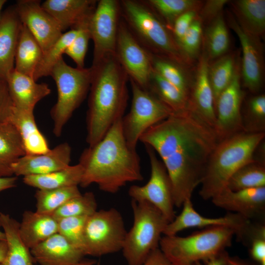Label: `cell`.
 Listing matches in <instances>:
<instances>
[{
	"mask_svg": "<svg viewBox=\"0 0 265 265\" xmlns=\"http://www.w3.org/2000/svg\"><path fill=\"white\" fill-rule=\"evenodd\" d=\"M96 265H101L100 262H97Z\"/></svg>",
	"mask_w": 265,
	"mask_h": 265,
	"instance_id": "obj_57",
	"label": "cell"
},
{
	"mask_svg": "<svg viewBox=\"0 0 265 265\" xmlns=\"http://www.w3.org/2000/svg\"><path fill=\"white\" fill-rule=\"evenodd\" d=\"M20 235L30 250L58 233V221L52 214L26 211L19 226Z\"/></svg>",
	"mask_w": 265,
	"mask_h": 265,
	"instance_id": "obj_25",
	"label": "cell"
},
{
	"mask_svg": "<svg viewBox=\"0 0 265 265\" xmlns=\"http://www.w3.org/2000/svg\"><path fill=\"white\" fill-rule=\"evenodd\" d=\"M115 55L129 79L148 90L153 70L149 53L134 36L126 23L121 19Z\"/></svg>",
	"mask_w": 265,
	"mask_h": 265,
	"instance_id": "obj_13",
	"label": "cell"
},
{
	"mask_svg": "<svg viewBox=\"0 0 265 265\" xmlns=\"http://www.w3.org/2000/svg\"><path fill=\"white\" fill-rule=\"evenodd\" d=\"M232 14L240 27L255 36H263L265 32V0L229 1Z\"/></svg>",
	"mask_w": 265,
	"mask_h": 265,
	"instance_id": "obj_27",
	"label": "cell"
},
{
	"mask_svg": "<svg viewBox=\"0 0 265 265\" xmlns=\"http://www.w3.org/2000/svg\"><path fill=\"white\" fill-rule=\"evenodd\" d=\"M182 207L181 212L166 226L164 235H175L183 230L190 228L225 226L233 229L237 238L251 221L238 213L230 212L222 217H205L195 211L191 199L186 200Z\"/></svg>",
	"mask_w": 265,
	"mask_h": 265,
	"instance_id": "obj_17",
	"label": "cell"
},
{
	"mask_svg": "<svg viewBox=\"0 0 265 265\" xmlns=\"http://www.w3.org/2000/svg\"><path fill=\"white\" fill-rule=\"evenodd\" d=\"M19 226L20 223L9 214L0 212V227L5 235L7 246L0 265H34L30 250L20 237Z\"/></svg>",
	"mask_w": 265,
	"mask_h": 265,
	"instance_id": "obj_28",
	"label": "cell"
},
{
	"mask_svg": "<svg viewBox=\"0 0 265 265\" xmlns=\"http://www.w3.org/2000/svg\"><path fill=\"white\" fill-rule=\"evenodd\" d=\"M265 186V164L256 161L246 164L229 179L226 187L232 191Z\"/></svg>",
	"mask_w": 265,
	"mask_h": 265,
	"instance_id": "obj_38",
	"label": "cell"
},
{
	"mask_svg": "<svg viewBox=\"0 0 265 265\" xmlns=\"http://www.w3.org/2000/svg\"><path fill=\"white\" fill-rule=\"evenodd\" d=\"M6 82L14 107L20 109L34 110L36 104L51 93L47 84L37 83L32 78L14 69Z\"/></svg>",
	"mask_w": 265,
	"mask_h": 265,
	"instance_id": "obj_23",
	"label": "cell"
},
{
	"mask_svg": "<svg viewBox=\"0 0 265 265\" xmlns=\"http://www.w3.org/2000/svg\"><path fill=\"white\" fill-rule=\"evenodd\" d=\"M149 53L154 70L189 96L192 82L187 67L169 58Z\"/></svg>",
	"mask_w": 265,
	"mask_h": 265,
	"instance_id": "obj_35",
	"label": "cell"
},
{
	"mask_svg": "<svg viewBox=\"0 0 265 265\" xmlns=\"http://www.w3.org/2000/svg\"><path fill=\"white\" fill-rule=\"evenodd\" d=\"M127 231L116 209L96 211L87 217L83 234L84 255L101 257L122 250Z\"/></svg>",
	"mask_w": 265,
	"mask_h": 265,
	"instance_id": "obj_9",
	"label": "cell"
},
{
	"mask_svg": "<svg viewBox=\"0 0 265 265\" xmlns=\"http://www.w3.org/2000/svg\"><path fill=\"white\" fill-rule=\"evenodd\" d=\"M71 148L66 142L60 143L48 152L38 155H25L11 166L15 176L43 175L70 165Z\"/></svg>",
	"mask_w": 265,
	"mask_h": 265,
	"instance_id": "obj_19",
	"label": "cell"
},
{
	"mask_svg": "<svg viewBox=\"0 0 265 265\" xmlns=\"http://www.w3.org/2000/svg\"><path fill=\"white\" fill-rule=\"evenodd\" d=\"M17 177H0V192L16 186Z\"/></svg>",
	"mask_w": 265,
	"mask_h": 265,
	"instance_id": "obj_51",
	"label": "cell"
},
{
	"mask_svg": "<svg viewBox=\"0 0 265 265\" xmlns=\"http://www.w3.org/2000/svg\"><path fill=\"white\" fill-rule=\"evenodd\" d=\"M97 211L94 194L91 191L72 198L56 210L53 216L57 220L74 216H89Z\"/></svg>",
	"mask_w": 265,
	"mask_h": 265,
	"instance_id": "obj_40",
	"label": "cell"
},
{
	"mask_svg": "<svg viewBox=\"0 0 265 265\" xmlns=\"http://www.w3.org/2000/svg\"><path fill=\"white\" fill-rule=\"evenodd\" d=\"M229 255L226 250L207 260L198 262L193 265H226Z\"/></svg>",
	"mask_w": 265,
	"mask_h": 265,
	"instance_id": "obj_50",
	"label": "cell"
},
{
	"mask_svg": "<svg viewBox=\"0 0 265 265\" xmlns=\"http://www.w3.org/2000/svg\"><path fill=\"white\" fill-rule=\"evenodd\" d=\"M198 10L187 11L181 15L175 21L171 28V32L177 45L193 21L198 17Z\"/></svg>",
	"mask_w": 265,
	"mask_h": 265,
	"instance_id": "obj_47",
	"label": "cell"
},
{
	"mask_svg": "<svg viewBox=\"0 0 265 265\" xmlns=\"http://www.w3.org/2000/svg\"><path fill=\"white\" fill-rule=\"evenodd\" d=\"M78 186L52 189H38L34 197L36 212L42 214H52L70 199L80 195Z\"/></svg>",
	"mask_w": 265,
	"mask_h": 265,
	"instance_id": "obj_37",
	"label": "cell"
},
{
	"mask_svg": "<svg viewBox=\"0 0 265 265\" xmlns=\"http://www.w3.org/2000/svg\"><path fill=\"white\" fill-rule=\"evenodd\" d=\"M121 7L116 0H100L90 18L89 30L94 43L92 66L115 55Z\"/></svg>",
	"mask_w": 265,
	"mask_h": 265,
	"instance_id": "obj_11",
	"label": "cell"
},
{
	"mask_svg": "<svg viewBox=\"0 0 265 265\" xmlns=\"http://www.w3.org/2000/svg\"><path fill=\"white\" fill-rule=\"evenodd\" d=\"M211 200L220 208L254 221L265 222V186L232 191L225 187Z\"/></svg>",
	"mask_w": 265,
	"mask_h": 265,
	"instance_id": "obj_18",
	"label": "cell"
},
{
	"mask_svg": "<svg viewBox=\"0 0 265 265\" xmlns=\"http://www.w3.org/2000/svg\"><path fill=\"white\" fill-rule=\"evenodd\" d=\"M26 155L20 134L9 121L0 123V177L13 176L12 165Z\"/></svg>",
	"mask_w": 265,
	"mask_h": 265,
	"instance_id": "obj_30",
	"label": "cell"
},
{
	"mask_svg": "<svg viewBox=\"0 0 265 265\" xmlns=\"http://www.w3.org/2000/svg\"><path fill=\"white\" fill-rule=\"evenodd\" d=\"M230 44L223 12L203 27L202 50L210 63L229 52Z\"/></svg>",
	"mask_w": 265,
	"mask_h": 265,
	"instance_id": "obj_29",
	"label": "cell"
},
{
	"mask_svg": "<svg viewBox=\"0 0 265 265\" xmlns=\"http://www.w3.org/2000/svg\"><path fill=\"white\" fill-rule=\"evenodd\" d=\"M120 3L125 22L149 52L187 68L190 66L182 55L171 30L145 2L123 0Z\"/></svg>",
	"mask_w": 265,
	"mask_h": 265,
	"instance_id": "obj_5",
	"label": "cell"
},
{
	"mask_svg": "<svg viewBox=\"0 0 265 265\" xmlns=\"http://www.w3.org/2000/svg\"><path fill=\"white\" fill-rule=\"evenodd\" d=\"M50 76L54 80L57 90V101L50 113L53 122V133L58 137L89 91L92 70L90 67H72L62 57L53 67Z\"/></svg>",
	"mask_w": 265,
	"mask_h": 265,
	"instance_id": "obj_8",
	"label": "cell"
},
{
	"mask_svg": "<svg viewBox=\"0 0 265 265\" xmlns=\"http://www.w3.org/2000/svg\"><path fill=\"white\" fill-rule=\"evenodd\" d=\"M229 26L237 34L241 45L242 56L240 62L241 81L253 94H258L263 84L265 63L263 45L260 38L243 31L233 14L227 12Z\"/></svg>",
	"mask_w": 265,
	"mask_h": 265,
	"instance_id": "obj_15",
	"label": "cell"
},
{
	"mask_svg": "<svg viewBox=\"0 0 265 265\" xmlns=\"http://www.w3.org/2000/svg\"><path fill=\"white\" fill-rule=\"evenodd\" d=\"M229 1L227 0L204 1L198 13V18L201 22L203 27L223 12L224 7Z\"/></svg>",
	"mask_w": 265,
	"mask_h": 265,
	"instance_id": "obj_46",
	"label": "cell"
},
{
	"mask_svg": "<svg viewBox=\"0 0 265 265\" xmlns=\"http://www.w3.org/2000/svg\"><path fill=\"white\" fill-rule=\"evenodd\" d=\"M7 249L6 241H0V262H2L6 253Z\"/></svg>",
	"mask_w": 265,
	"mask_h": 265,
	"instance_id": "obj_53",
	"label": "cell"
},
{
	"mask_svg": "<svg viewBox=\"0 0 265 265\" xmlns=\"http://www.w3.org/2000/svg\"><path fill=\"white\" fill-rule=\"evenodd\" d=\"M208 65L206 58L201 53L189 96V108L214 129L216 114L208 76Z\"/></svg>",
	"mask_w": 265,
	"mask_h": 265,
	"instance_id": "obj_20",
	"label": "cell"
},
{
	"mask_svg": "<svg viewBox=\"0 0 265 265\" xmlns=\"http://www.w3.org/2000/svg\"><path fill=\"white\" fill-rule=\"evenodd\" d=\"M265 136V132H242L218 142L207 164L199 192L201 197L211 199L226 187L237 170L255 161V150Z\"/></svg>",
	"mask_w": 265,
	"mask_h": 265,
	"instance_id": "obj_4",
	"label": "cell"
},
{
	"mask_svg": "<svg viewBox=\"0 0 265 265\" xmlns=\"http://www.w3.org/2000/svg\"><path fill=\"white\" fill-rule=\"evenodd\" d=\"M246 246L258 265H265V225L261 224L249 237Z\"/></svg>",
	"mask_w": 265,
	"mask_h": 265,
	"instance_id": "obj_45",
	"label": "cell"
},
{
	"mask_svg": "<svg viewBox=\"0 0 265 265\" xmlns=\"http://www.w3.org/2000/svg\"><path fill=\"white\" fill-rule=\"evenodd\" d=\"M141 265H173L159 248L153 250Z\"/></svg>",
	"mask_w": 265,
	"mask_h": 265,
	"instance_id": "obj_49",
	"label": "cell"
},
{
	"mask_svg": "<svg viewBox=\"0 0 265 265\" xmlns=\"http://www.w3.org/2000/svg\"><path fill=\"white\" fill-rule=\"evenodd\" d=\"M235 231L225 226L204 228L186 237H162L159 248L173 265H193L231 246Z\"/></svg>",
	"mask_w": 265,
	"mask_h": 265,
	"instance_id": "obj_6",
	"label": "cell"
},
{
	"mask_svg": "<svg viewBox=\"0 0 265 265\" xmlns=\"http://www.w3.org/2000/svg\"><path fill=\"white\" fill-rule=\"evenodd\" d=\"M122 119L100 141L82 152L79 162L83 169L81 187L96 184L101 190L115 193L128 183L143 180L140 157L127 143Z\"/></svg>",
	"mask_w": 265,
	"mask_h": 265,
	"instance_id": "obj_2",
	"label": "cell"
},
{
	"mask_svg": "<svg viewBox=\"0 0 265 265\" xmlns=\"http://www.w3.org/2000/svg\"><path fill=\"white\" fill-rule=\"evenodd\" d=\"M239 60L237 53L231 52L209 63L208 76L214 104L219 95L231 82Z\"/></svg>",
	"mask_w": 265,
	"mask_h": 265,
	"instance_id": "obj_33",
	"label": "cell"
},
{
	"mask_svg": "<svg viewBox=\"0 0 265 265\" xmlns=\"http://www.w3.org/2000/svg\"><path fill=\"white\" fill-rule=\"evenodd\" d=\"M90 17L76 27L75 29H78V34L64 53L74 60L77 68L80 69L84 68L85 57L91 39L88 26Z\"/></svg>",
	"mask_w": 265,
	"mask_h": 265,
	"instance_id": "obj_43",
	"label": "cell"
},
{
	"mask_svg": "<svg viewBox=\"0 0 265 265\" xmlns=\"http://www.w3.org/2000/svg\"><path fill=\"white\" fill-rule=\"evenodd\" d=\"M203 32V26L197 17L177 45L182 55L190 66L200 56Z\"/></svg>",
	"mask_w": 265,
	"mask_h": 265,
	"instance_id": "obj_42",
	"label": "cell"
},
{
	"mask_svg": "<svg viewBox=\"0 0 265 265\" xmlns=\"http://www.w3.org/2000/svg\"><path fill=\"white\" fill-rule=\"evenodd\" d=\"M148 91L155 95L173 112L189 108V96L165 80L153 69Z\"/></svg>",
	"mask_w": 265,
	"mask_h": 265,
	"instance_id": "obj_34",
	"label": "cell"
},
{
	"mask_svg": "<svg viewBox=\"0 0 265 265\" xmlns=\"http://www.w3.org/2000/svg\"><path fill=\"white\" fill-rule=\"evenodd\" d=\"M139 141L152 147L160 157L177 208L191 199L218 142L214 129L190 108L174 112L151 127Z\"/></svg>",
	"mask_w": 265,
	"mask_h": 265,
	"instance_id": "obj_1",
	"label": "cell"
},
{
	"mask_svg": "<svg viewBox=\"0 0 265 265\" xmlns=\"http://www.w3.org/2000/svg\"><path fill=\"white\" fill-rule=\"evenodd\" d=\"M6 241V237L4 233L0 230V241Z\"/></svg>",
	"mask_w": 265,
	"mask_h": 265,
	"instance_id": "obj_55",
	"label": "cell"
},
{
	"mask_svg": "<svg viewBox=\"0 0 265 265\" xmlns=\"http://www.w3.org/2000/svg\"><path fill=\"white\" fill-rule=\"evenodd\" d=\"M88 217H68L57 220L58 233L81 250L82 252L84 230Z\"/></svg>",
	"mask_w": 265,
	"mask_h": 265,
	"instance_id": "obj_44",
	"label": "cell"
},
{
	"mask_svg": "<svg viewBox=\"0 0 265 265\" xmlns=\"http://www.w3.org/2000/svg\"><path fill=\"white\" fill-rule=\"evenodd\" d=\"M30 250L33 261L38 265H74L85 256L58 233Z\"/></svg>",
	"mask_w": 265,
	"mask_h": 265,
	"instance_id": "obj_21",
	"label": "cell"
},
{
	"mask_svg": "<svg viewBox=\"0 0 265 265\" xmlns=\"http://www.w3.org/2000/svg\"><path fill=\"white\" fill-rule=\"evenodd\" d=\"M14 7L21 22L35 38L43 53L63 34L57 22L41 6L40 0H20Z\"/></svg>",
	"mask_w": 265,
	"mask_h": 265,
	"instance_id": "obj_16",
	"label": "cell"
},
{
	"mask_svg": "<svg viewBox=\"0 0 265 265\" xmlns=\"http://www.w3.org/2000/svg\"><path fill=\"white\" fill-rule=\"evenodd\" d=\"M171 30L176 19L184 13L200 9L204 1L197 0H149L145 1Z\"/></svg>",
	"mask_w": 265,
	"mask_h": 265,
	"instance_id": "obj_36",
	"label": "cell"
},
{
	"mask_svg": "<svg viewBox=\"0 0 265 265\" xmlns=\"http://www.w3.org/2000/svg\"><path fill=\"white\" fill-rule=\"evenodd\" d=\"M97 263L96 261L94 260L83 259L74 265H96Z\"/></svg>",
	"mask_w": 265,
	"mask_h": 265,
	"instance_id": "obj_54",
	"label": "cell"
},
{
	"mask_svg": "<svg viewBox=\"0 0 265 265\" xmlns=\"http://www.w3.org/2000/svg\"><path fill=\"white\" fill-rule=\"evenodd\" d=\"M151 165V175L144 186H131L128 194L132 200L145 201L159 210L169 222L176 216L171 183L166 169L154 150L145 145Z\"/></svg>",
	"mask_w": 265,
	"mask_h": 265,
	"instance_id": "obj_12",
	"label": "cell"
},
{
	"mask_svg": "<svg viewBox=\"0 0 265 265\" xmlns=\"http://www.w3.org/2000/svg\"><path fill=\"white\" fill-rule=\"evenodd\" d=\"M131 207L133 222L127 231L121 251L128 265H141L159 248L161 235L169 222L149 203L132 200Z\"/></svg>",
	"mask_w": 265,
	"mask_h": 265,
	"instance_id": "obj_7",
	"label": "cell"
},
{
	"mask_svg": "<svg viewBox=\"0 0 265 265\" xmlns=\"http://www.w3.org/2000/svg\"><path fill=\"white\" fill-rule=\"evenodd\" d=\"M78 32V29H71L63 33L48 50L43 53L33 75V78L35 81L43 77L50 75L53 67L62 57V54L73 41Z\"/></svg>",
	"mask_w": 265,
	"mask_h": 265,
	"instance_id": "obj_39",
	"label": "cell"
},
{
	"mask_svg": "<svg viewBox=\"0 0 265 265\" xmlns=\"http://www.w3.org/2000/svg\"><path fill=\"white\" fill-rule=\"evenodd\" d=\"M6 2V0H0V19L1 15V9Z\"/></svg>",
	"mask_w": 265,
	"mask_h": 265,
	"instance_id": "obj_56",
	"label": "cell"
},
{
	"mask_svg": "<svg viewBox=\"0 0 265 265\" xmlns=\"http://www.w3.org/2000/svg\"><path fill=\"white\" fill-rule=\"evenodd\" d=\"M83 174L80 163L43 175L23 177L24 183L38 189H52L80 185Z\"/></svg>",
	"mask_w": 265,
	"mask_h": 265,
	"instance_id": "obj_32",
	"label": "cell"
},
{
	"mask_svg": "<svg viewBox=\"0 0 265 265\" xmlns=\"http://www.w3.org/2000/svg\"><path fill=\"white\" fill-rule=\"evenodd\" d=\"M22 23L14 6L0 19V79L6 81L14 69L15 52Z\"/></svg>",
	"mask_w": 265,
	"mask_h": 265,
	"instance_id": "obj_22",
	"label": "cell"
},
{
	"mask_svg": "<svg viewBox=\"0 0 265 265\" xmlns=\"http://www.w3.org/2000/svg\"><path fill=\"white\" fill-rule=\"evenodd\" d=\"M43 53L38 42L22 23L15 52L14 69L33 78Z\"/></svg>",
	"mask_w": 265,
	"mask_h": 265,
	"instance_id": "obj_31",
	"label": "cell"
},
{
	"mask_svg": "<svg viewBox=\"0 0 265 265\" xmlns=\"http://www.w3.org/2000/svg\"><path fill=\"white\" fill-rule=\"evenodd\" d=\"M14 109L6 81L0 79V123L9 121Z\"/></svg>",
	"mask_w": 265,
	"mask_h": 265,
	"instance_id": "obj_48",
	"label": "cell"
},
{
	"mask_svg": "<svg viewBox=\"0 0 265 265\" xmlns=\"http://www.w3.org/2000/svg\"><path fill=\"white\" fill-rule=\"evenodd\" d=\"M129 80L132 92L131 106L122 119V126L127 144L136 149L140 137L147 130L174 112L150 91Z\"/></svg>",
	"mask_w": 265,
	"mask_h": 265,
	"instance_id": "obj_10",
	"label": "cell"
},
{
	"mask_svg": "<svg viewBox=\"0 0 265 265\" xmlns=\"http://www.w3.org/2000/svg\"><path fill=\"white\" fill-rule=\"evenodd\" d=\"M243 97L239 60L231 82L214 104L216 121L214 130L218 142L244 132L241 110Z\"/></svg>",
	"mask_w": 265,
	"mask_h": 265,
	"instance_id": "obj_14",
	"label": "cell"
},
{
	"mask_svg": "<svg viewBox=\"0 0 265 265\" xmlns=\"http://www.w3.org/2000/svg\"><path fill=\"white\" fill-rule=\"evenodd\" d=\"M94 0H47L41 4L57 22L62 31L75 29L92 15L97 4Z\"/></svg>",
	"mask_w": 265,
	"mask_h": 265,
	"instance_id": "obj_24",
	"label": "cell"
},
{
	"mask_svg": "<svg viewBox=\"0 0 265 265\" xmlns=\"http://www.w3.org/2000/svg\"><path fill=\"white\" fill-rule=\"evenodd\" d=\"M90 68L86 138L89 146L100 141L113 124L124 116L129 80L116 55L108 57Z\"/></svg>",
	"mask_w": 265,
	"mask_h": 265,
	"instance_id": "obj_3",
	"label": "cell"
},
{
	"mask_svg": "<svg viewBox=\"0 0 265 265\" xmlns=\"http://www.w3.org/2000/svg\"><path fill=\"white\" fill-rule=\"evenodd\" d=\"M241 116L244 132H265V94H258L250 98L246 102L244 114Z\"/></svg>",
	"mask_w": 265,
	"mask_h": 265,
	"instance_id": "obj_41",
	"label": "cell"
},
{
	"mask_svg": "<svg viewBox=\"0 0 265 265\" xmlns=\"http://www.w3.org/2000/svg\"><path fill=\"white\" fill-rule=\"evenodd\" d=\"M226 265H258L257 264L252 263L246 260L240 258L237 256L231 257L228 256L226 261Z\"/></svg>",
	"mask_w": 265,
	"mask_h": 265,
	"instance_id": "obj_52",
	"label": "cell"
},
{
	"mask_svg": "<svg viewBox=\"0 0 265 265\" xmlns=\"http://www.w3.org/2000/svg\"><path fill=\"white\" fill-rule=\"evenodd\" d=\"M9 121L15 127L22 139L26 155L45 153L50 149L35 121L34 110L14 109Z\"/></svg>",
	"mask_w": 265,
	"mask_h": 265,
	"instance_id": "obj_26",
	"label": "cell"
}]
</instances>
